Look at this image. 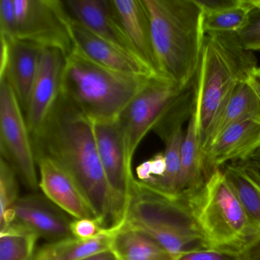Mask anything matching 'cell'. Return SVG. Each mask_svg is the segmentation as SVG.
<instances>
[{"instance_id":"1f68e13d","label":"cell","mask_w":260,"mask_h":260,"mask_svg":"<svg viewBox=\"0 0 260 260\" xmlns=\"http://www.w3.org/2000/svg\"><path fill=\"white\" fill-rule=\"evenodd\" d=\"M151 168L152 178L162 177L167 170V161L164 153H157L149 159Z\"/></svg>"},{"instance_id":"30bf717a","label":"cell","mask_w":260,"mask_h":260,"mask_svg":"<svg viewBox=\"0 0 260 260\" xmlns=\"http://www.w3.org/2000/svg\"><path fill=\"white\" fill-rule=\"evenodd\" d=\"M93 122L99 156L113 199L115 231L124 223L136 179L132 173V160L127 154L124 132L118 118Z\"/></svg>"},{"instance_id":"836d02e7","label":"cell","mask_w":260,"mask_h":260,"mask_svg":"<svg viewBox=\"0 0 260 260\" xmlns=\"http://www.w3.org/2000/svg\"><path fill=\"white\" fill-rule=\"evenodd\" d=\"M249 86L253 89L260 102V68H254L247 80Z\"/></svg>"},{"instance_id":"ffe728a7","label":"cell","mask_w":260,"mask_h":260,"mask_svg":"<svg viewBox=\"0 0 260 260\" xmlns=\"http://www.w3.org/2000/svg\"><path fill=\"white\" fill-rule=\"evenodd\" d=\"M202 150L199 143L194 109L188 120L181 148V173L179 196L190 198L205 184Z\"/></svg>"},{"instance_id":"4dcf8cb0","label":"cell","mask_w":260,"mask_h":260,"mask_svg":"<svg viewBox=\"0 0 260 260\" xmlns=\"http://www.w3.org/2000/svg\"><path fill=\"white\" fill-rule=\"evenodd\" d=\"M174 260H241V253L215 248H202L176 255Z\"/></svg>"},{"instance_id":"4fadbf2b","label":"cell","mask_w":260,"mask_h":260,"mask_svg":"<svg viewBox=\"0 0 260 260\" xmlns=\"http://www.w3.org/2000/svg\"><path fill=\"white\" fill-rule=\"evenodd\" d=\"M67 57L53 48H42L39 69L25 112L30 132H36L46 121L62 91V80Z\"/></svg>"},{"instance_id":"f546056e","label":"cell","mask_w":260,"mask_h":260,"mask_svg":"<svg viewBox=\"0 0 260 260\" xmlns=\"http://www.w3.org/2000/svg\"><path fill=\"white\" fill-rule=\"evenodd\" d=\"M71 229L73 237L81 240H91L109 232L98 218H74Z\"/></svg>"},{"instance_id":"52a82bcc","label":"cell","mask_w":260,"mask_h":260,"mask_svg":"<svg viewBox=\"0 0 260 260\" xmlns=\"http://www.w3.org/2000/svg\"><path fill=\"white\" fill-rule=\"evenodd\" d=\"M188 202L209 247L241 253L260 234L221 169L206 179Z\"/></svg>"},{"instance_id":"d590c367","label":"cell","mask_w":260,"mask_h":260,"mask_svg":"<svg viewBox=\"0 0 260 260\" xmlns=\"http://www.w3.org/2000/svg\"><path fill=\"white\" fill-rule=\"evenodd\" d=\"M246 162L260 170V147L246 159Z\"/></svg>"},{"instance_id":"9c48e42d","label":"cell","mask_w":260,"mask_h":260,"mask_svg":"<svg viewBox=\"0 0 260 260\" xmlns=\"http://www.w3.org/2000/svg\"><path fill=\"white\" fill-rule=\"evenodd\" d=\"M16 39L42 48L59 50L68 57L74 50L71 16L60 0H14Z\"/></svg>"},{"instance_id":"7a4b0ae2","label":"cell","mask_w":260,"mask_h":260,"mask_svg":"<svg viewBox=\"0 0 260 260\" xmlns=\"http://www.w3.org/2000/svg\"><path fill=\"white\" fill-rule=\"evenodd\" d=\"M159 74L179 86L194 81L205 43L197 0H144Z\"/></svg>"},{"instance_id":"cb8c5ba5","label":"cell","mask_w":260,"mask_h":260,"mask_svg":"<svg viewBox=\"0 0 260 260\" xmlns=\"http://www.w3.org/2000/svg\"><path fill=\"white\" fill-rule=\"evenodd\" d=\"M184 132L180 128L176 131L165 143L164 152L167 161V170L162 177H153L144 182L153 189L171 197H179V183L181 173V148Z\"/></svg>"},{"instance_id":"603a6c76","label":"cell","mask_w":260,"mask_h":260,"mask_svg":"<svg viewBox=\"0 0 260 260\" xmlns=\"http://www.w3.org/2000/svg\"><path fill=\"white\" fill-rule=\"evenodd\" d=\"M112 237V233L109 232L91 240L73 237L45 243L35 252L31 260H80L111 249Z\"/></svg>"},{"instance_id":"484cf974","label":"cell","mask_w":260,"mask_h":260,"mask_svg":"<svg viewBox=\"0 0 260 260\" xmlns=\"http://www.w3.org/2000/svg\"><path fill=\"white\" fill-rule=\"evenodd\" d=\"M248 10V0H236L233 5L218 11L204 13L205 36L236 34L244 24Z\"/></svg>"},{"instance_id":"83f0119b","label":"cell","mask_w":260,"mask_h":260,"mask_svg":"<svg viewBox=\"0 0 260 260\" xmlns=\"http://www.w3.org/2000/svg\"><path fill=\"white\" fill-rule=\"evenodd\" d=\"M248 2L246 21L236 33V37L244 49L260 51V0H248Z\"/></svg>"},{"instance_id":"4316f807","label":"cell","mask_w":260,"mask_h":260,"mask_svg":"<svg viewBox=\"0 0 260 260\" xmlns=\"http://www.w3.org/2000/svg\"><path fill=\"white\" fill-rule=\"evenodd\" d=\"M17 174L4 158L0 159V220L5 217L17 202L19 184Z\"/></svg>"},{"instance_id":"5bb4252c","label":"cell","mask_w":260,"mask_h":260,"mask_svg":"<svg viewBox=\"0 0 260 260\" xmlns=\"http://www.w3.org/2000/svg\"><path fill=\"white\" fill-rule=\"evenodd\" d=\"M260 147V121L233 124L217 135L202 152L205 179L228 162L246 161Z\"/></svg>"},{"instance_id":"277c9868","label":"cell","mask_w":260,"mask_h":260,"mask_svg":"<svg viewBox=\"0 0 260 260\" xmlns=\"http://www.w3.org/2000/svg\"><path fill=\"white\" fill-rule=\"evenodd\" d=\"M119 229L147 234L174 257L208 247L193 217L188 198L167 196L139 180L135 181L125 219Z\"/></svg>"},{"instance_id":"6da1fadb","label":"cell","mask_w":260,"mask_h":260,"mask_svg":"<svg viewBox=\"0 0 260 260\" xmlns=\"http://www.w3.org/2000/svg\"><path fill=\"white\" fill-rule=\"evenodd\" d=\"M31 135L36 159L48 156L61 166L106 229L114 231L115 207L97 150L93 121L61 93L46 121Z\"/></svg>"},{"instance_id":"2e32d148","label":"cell","mask_w":260,"mask_h":260,"mask_svg":"<svg viewBox=\"0 0 260 260\" xmlns=\"http://www.w3.org/2000/svg\"><path fill=\"white\" fill-rule=\"evenodd\" d=\"M42 48L22 41H1L0 79H6L26 112L39 69Z\"/></svg>"},{"instance_id":"8992f818","label":"cell","mask_w":260,"mask_h":260,"mask_svg":"<svg viewBox=\"0 0 260 260\" xmlns=\"http://www.w3.org/2000/svg\"><path fill=\"white\" fill-rule=\"evenodd\" d=\"M151 78L106 69L74 51L67 57L61 93L93 121L117 119Z\"/></svg>"},{"instance_id":"ac0fdd59","label":"cell","mask_w":260,"mask_h":260,"mask_svg":"<svg viewBox=\"0 0 260 260\" xmlns=\"http://www.w3.org/2000/svg\"><path fill=\"white\" fill-rule=\"evenodd\" d=\"M111 4L135 54L160 75L153 51L150 16L144 0H111Z\"/></svg>"},{"instance_id":"44dd1931","label":"cell","mask_w":260,"mask_h":260,"mask_svg":"<svg viewBox=\"0 0 260 260\" xmlns=\"http://www.w3.org/2000/svg\"><path fill=\"white\" fill-rule=\"evenodd\" d=\"M221 170L260 233V170L246 161L226 164Z\"/></svg>"},{"instance_id":"d6986e66","label":"cell","mask_w":260,"mask_h":260,"mask_svg":"<svg viewBox=\"0 0 260 260\" xmlns=\"http://www.w3.org/2000/svg\"><path fill=\"white\" fill-rule=\"evenodd\" d=\"M248 120L260 121V102L246 80L236 86L229 100L214 120L202 150L225 129Z\"/></svg>"},{"instance_id":"d4e9b609","label":"cell","mask_w":260,"mask_h":260,"mask_svg":"<svg viewBox=\"0 0 260 260\" xmlns=\"http://www.w3.org/2000/svg\"><path fill=\"white\" fill-rule=\"evenodd\" d=\"M39 236L21 225L0 228V260H31Z\"/></svg>"},{"instance_id":"7c38bea8","label":"cell","mask_w":260,"mask_h":260,"mask_svg":"<svg viewBox=\"0 0 260 260\" xmlns=\"http://www.w3.org/2000/svg\"><path fill=\"white\" fill-rule=\"evenodd\" d=\"M71 19V35L76 52L103 68L126 75L143 78L160 76L136 54L98 37Z\"/></svg>"},{"instance_id":"f1b7e54d","label":"cell","mask_w":260,"mask_h":260,"mask_svg":"<svg viewBox=\"0 0 260 260\" xmlns=\"http://www.w3.org/2000/svg\"><path fill=\"white\" fill-rule=\"evenodd\" d=\"M16 7L14 0H0V39L11 42L16 39Z\"/></svg>"},{"instance_id":"8fae6325","label":"cell","mask_w":260,"mask_h":260,"mask_svg":"<svg viewBox=\"0 0 260 260\" xmlns=\"http://www.w3.org/2000/svg\"><path fill=\"white\" fill-rule=\"evenodd\" d=\"M69 214L45 196L31 194L19 197L10 212L0 220V228L17 223L34 232L48 243L73 237Z\"/></svg>"},{"instance_id":"5b68a950","label":"cell","mask_w":260,"mask_h":260,"mask_svg":"<svg viewBox=\"0 0 260 260\" xmlns=\"http://www.w3.org/2000/svg\"><path fill=\"white\" fill-rule=\"evenodd\" d=\"M194 81L179 86L162 76L152 77L118 117L129 158L153 132L164 143L189 120L194 109Z\"/></svg>"},{"instance_id":"d6a6232c","label":"cell","mask_w":260,"mask_h":260,"mask_svg":"<svg viewBox=\"0 0 260 260\" xmlns=\"http://www.w3.org/2000/svg\"><path fill=\"white\" fill-rule=\"evenodd\" d=\"M241 260H260V234L241 252Z\"/></svg>"},{"instance_id":"7402d4cb","label":"cell","mask_w":260,"mask_h":260,"mask_svg":"<svg viewBox=\"0 0 260 260\" xmlns=\"http://www.w3.org/2000/svg\"><path fill=\"white\" fill-rule=\"evenodd\" d=\"M112 234L111 249L120 260H174L165 248L144 233L119 229Z\"/></svg>"},{"instance_id":"e0dca14e","label":"cell","mask_w":260,"mask_h":260,"mask_svg":"<svg viewBox=\"0 0 260 260\" xmlns=\"http://www.w3.org/2000/svg\"><path fill=\"white\" fill-rule=\"evenodd\" d=\"M63 3L70 16L95 36L136 54L116 19L111 0H65Z\"/></svg>"},{"instance_id":"3957f363","label":"cell","mask_w":260,"mask_h":260,"mask_svg":"<svg viewBox=\"0 0 260 260\" xmlns=\"http://www.w3.org/2000/svg\"><path fill=\"white\" fill-rule=\"evenodd\" d=\"M256 63L252 51L240 45L235 34L205 36L194 78V114L201 150L213 122L236 86L248 80Z\"/></svg>"},{"instance_id":"ba28073f","label":"cell","mask_w":260,"mask_h":260,"mask_svg":"<svg viewBox=\"0 0 260 260\" xmlns=\"http://www.w3.org/2000/svg\"><path fill=\"white\" fill-rule=\"evenodd\" d=\"M0 153L28 189L39 188L37 162L25 112L13 88L0 79Z\"/></svg>"},{"instance_id":"9a60e30c","label":"cell","mask_w":260,"mask_h":260,"mask_svg":"<svg viewBox=\"0 0 260 260\" xmlns=\"http://www.w3.org/2000/svg\"><path fill=\"white\" fill-rule=\"evenodd\" d=\"M36 162L39 188L44 196L74 219H100L77 182L61 166L45 156H37Z\"/></svg>"},{"instance_id":"e575fe53","label":"cell","mask_w":260,"mask_h":260,"mask_svg":"<svg viewBox=\"0 0 260 260\" xmlns=\"http://www.w3.org/2000/svg\"><path fill=\"white\" fill-rule=\"evenodd\" d=\"M80 260H120L116 254L112 250L103 251V252H98V253L93 254L89 256L85 257Z\"/></svg>"}]
</instances>
